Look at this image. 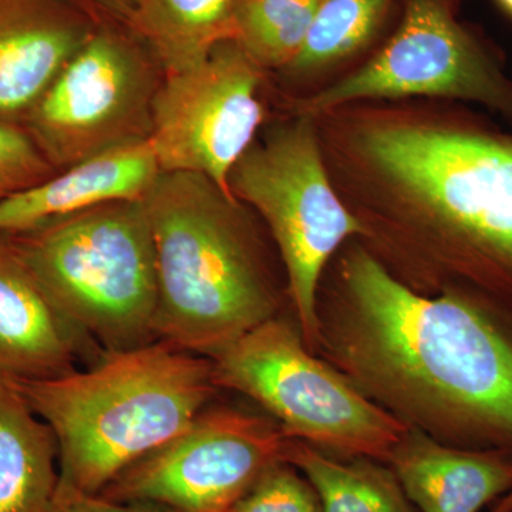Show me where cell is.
<instances>
[{"label":"cell","mask_w":512,"mask_h":512,"mask_svg":"<svg viewBox=\"0 0 512 512\" xmlns=\"http://www.w3.org/2000/svg\"><path fill=\"white\" fill-rule=\"evenodd\" d=\"M320 353L410 429L512 454V306L477 292L421 295L350 247L318 303Z\"/></svg>","instance_id":"2"},{"label":"cell","mask_w":512,"mask_h":512,"mask_svg":"<svg viewBox=\"0 0 512 512\" xmlns=\"http://www.w3.org/2000/svg\"><path fill=\"white\" fill-rule=\"evenodd\" d=\"M57 173L22 124L0 120V194L3 197L35 187Z\"/></svg>","instance_id":"22"},{"label":"cell","mask_w":512,"mask_h":512,"mask_svg":"<svg viewBox=\"0 0 512 512\" xmlns=\"http://www.w3.org/2000/svg\"><path fill=\"white\" fill-rule=\"evenodd\" d=\"M336 191L382 264L420 292L512 306V138L417 111L315 117Z\"/></svg>","instance_id":"1"},{"label":"cell","mask_w":512,"mask_h":512,"mask_svg":"<svg viewBox=\"0 0 512 512\" xmlns=\"http://www.w3.org/2000/svg\"><path fill=\"white\" fill-rule=\"evenodd\" d=\"M8 235L57 308L103 352L156 342V252L143 200Z\"/></svg>","instance_id":"5"},{"label":"cell","mask_w":512,"mask_h":512,"mask_svg":"<svg viewBox=\"0 0 512 512\" xmlns=\"http://www.w3.org/2000/svg\"><path fill=\"white\" fill-rule=\"evenodd\" d=\"M67 318L0 232V380L37 382L72 373L103 355Z\"/></svg>","instance_id":"12"},{"label":"cell","mask_w":512,"mask_h":512,"mask_svg":"<svg viewBox=\"0 0 512 512\" xmlns=\"http://www.w3.org/2000/svg\"><path fill=\"white\" fill-rule=\"evenodd\" d=\"M387 466L420 512H480L512 490V454L448 446L416 429Z\"/></svg>","instance_id":"14"},{"label":"cell","mask_w":512,"mask_h":512,"mask_svg":"<svg viewBox=\"0 0 512 512\" xmlns=\"http://www.w3.org/2000/svg\"><path fill=\"white\" fill-rule=\"evenodd\" d=\"M160 70L130 37L97 26L22 126L57 171L147 141Z\"/></svg>","instance_id":"8"},{"label":"cell","mask_w":512,"mask_h":512,"mask_svg":"<svg viewBox=\"0 0 512 512\" xmlns=\"http://www.w3.org/2000/svg\"><path fill=\"white\" fill-rule=\"evenodd\" d=\"M150 140L59 171L0 200V232L18 234L104 202L143 200L160 175Z\"/></svg>","instance_id":"15"},{"label":"cell","mask_w":512,"mask_h":512,"mask_svg":"<svg viewBox=\"0 0 512 512\" xmlns=\"http://www.w3.org/2000/svg\"><path fill=\"white\" fill-rule=\"evenodd\" d=\"M320 0H235L232 39L262 69H286L301 53Z\"/></svg>","instance_id":"19"},{"label":"cell","mask_w":512,"mask_h":512,"mask_svg":"<svg viewBox=\"0 0 512 512\" xmlns=\"http://www.w3.org/2000/svg\"><path fill=\"white\" fill-rule=\"evenodd\" d=\"M282 461L311 483L323 512H416L392 468L380 461H340L293 439L286 441Z\"/></svg>","instance_id":"18"},{"label":"cell","mask_w":512,"mask_h":512,"mask_svg":"<svg viewBox=\"0 0 512 512\" xmlns=\"http://www.w3.org/2000/svg\"><path fill=\"white\" fill-rule=\"evenodd\" d=\"M508 116L512 119V79L510 80V110H508Z\"/></svg>","instance_id":"28"},{"label":"cell","mask_w":512,"mask_h":512,"mask_svg":"<svg viewBox=\"0 0 512 512\" xmlns=\"http://www.w3.org/2000/svg\"><path fill=\"white\" fill-rule=\"evenodd\" d=\"M153 508H154V510H156V512H175L173 510H168V508L160 507V505H153ZM227 512H232V511H227Z\"/></svg>","instance_id":"27"},{"label":"cell","mask_w":512,"mask_h":512,"mask_svg":"<svg viewBox=\"0 0 512 512\" xmlns=\"http://www.w3.org/2000/svg\"><path fill=\"white\" fill-rule=\"evenodd\" d=\"M232 512H323L311 483L285 461L258 478Z\"/></svg>","instance_id":"21"},{"label":"cell","mask_w":512,"mask_h":512,"mask_svg":"<svg viewBox=\"0 0 512 512\" xmlns=\"http://www.w3.org/2000/svg\"><path fill=\"white\" fill-rule=\"evenodd\" d=\"M15 384L55 431L60 484L90 495L180 436L220 390L210 357L163 340L103 353L67 375Z\"/></svg>","instance_id":"3"},{"label":"cell","mask_w":512,"mask_h":512,"mask_svg":"<svg viewBox=\"0 0 512 512\" xmlns=\"http://www.w3.org/2000/svg\"><path fill=\"white\" fill-rule=\"evenodd\" d=\"M497 2L498 5L501 6V9H503L505 13H508L512 18V0H497Z\"/></svg>","instance_id":"26"},{"label":"cell","mask_w":512,"mask_h":512,"mask_svg":"<svg viewBox=\"0 0 512 512\" xmlns=\"http://www.w3.org/2000/svg\"><path fill=\"white\" fill-rule=\"evenodd\" d=\"M218 389L251 397L289 439L387 464L410 427L367 399L306 348L299 329L272 318L211 357Z\"/></svg>","instance_id":"6"},{"label":"cell","mask_w":512,"mask_h":512,"mask_svg":"<svg viewBox=\"0 0 512 512\" xmlns=\"http://www.w3.org/2000/svg\"><path fill=\"white\" fill-rule=\"evenodd\" d=\"M55 512H156L150 504H123L59 484Z\"/></svg>","instance_id":"23"},{"label":"cell","mask_w":512,"mask_h":512,"mask_svg":"<svg viewBox=\"0 0 512 512\" xmlns=\"http://www.w3.org/2000/svg\"><path fill=\"white\" fill-rule=\"evenodd\" d=\"M2 198H3V195H2V194H0V200H2Z\"/></svg>","instance_id":"29"},{"label":"cell","mask_w":512,"mask_h":512,"mask_svg":"<svg viewBox=\"0 0 512 512\" xmlns=\"http://www.w3.org/2000/svg\"><path fill=\"white\" fill-rule=\"evenodd\" d=\"M392 0H320L301 53L285 70L306 76L345 59L369 43Z\"/></svg>","instance_id":"20"},{"label":"cell","mask_w":512,"mask_h":512,"mask_svg":"<svg viewBox=\"0 0 512 512\" xmlns=\"http://www.w3.org/2000/svg\"><path fill=\"white\" fill-rule=\"evenodd\" d=\"M59 443L15 383L0 380V512H55Z\"/></svg>","instance_id":"16"},{"label":"cell","mask_w":512,"mask_h":512,"mask_svg":"<svg viewBox=\"0 0 512 512\" xmlns=\"http://www.w3.org/2000/svg\"><path fill=\"white\" fill-rule=\"evenodd\" d=\"M416 96L473 101L507 116L510 110V80L457 22L447 0H407L402 23L386 46L360 69L302 101L299 116Z\"/></svg>","instance_id":"9"},{"label":"cell","mask_w":512,"mask_h":512,"mask_svg":"<svg viewBox=\"0 0 512 512\" xmlns=\"http://www.w3.org/2000/svg\"><path fill=\"white\" fill-rule=\"evenodd\" d=\"M261 83L262 67L234 39L217 43L201 63L164 74L148 138L161 173L201 174L231 195L228 175L264 121Z\"/></svg>","instance_id":"11"},{"label":"cell","mask_w":512,"mask_h":512,"mask_svg":"<svg viewBox=\"0 0 512 512\" xmlns=\"http://www.w3.org/2000/svg\"><path fill=\"white\" fill-rule=\"evenodd\" d=\"M96 29L73 0H0V120L23 124Z\"/></svg>","instance_id":"13"},{"label":"cell","mask_w":512,"mask_h":512,"mask_svg":"<svg viewBox=\"0 0 512 512\" xmlns=\"http://www.w3.org/2000/svg\"><path fill=\"white\" fill-rule=\"evenodd\" d=\"M490 512H512V490L491 505Z\"/></svg>","instance_id":"25"},{"label":"cell","mask_w":512,"mask_h":512,"mask_svg":"<svg viewBox=\"0 0 512 512\" xmlns=\"http://www.w3.org/2000/svg\"><path fill=\"white\" fill-rule=\"evenodd\" d=\"M154 252L157 340L214 357L279 309L241 202L207 177L160 173L143 198Z\"/></svg>","instance_id":"4"},{"label":"cell","mask_w":512,"mask_h":512,"mask_svg":"<svg viewBox=\"0 0 512 512\" xmlns=\"http://www.w3.org/2000/svg\"><path fill=\"white\" fill-rule=\"evenodd\" d=\"M232 197L262 215L288 275L299 332L318 346L319 285L332 255L366 229L330 180L316 120L298 116L252 144L228 175Z\"/></svg>","instance_id":"7"},{"label":"cell","mask_w":512,"mask_h":512,"mask_svg":"<svg viewBox=\"0 0 512 512\" xmlns=\"http://www.w3.org/2000/svg\"><path fill=\"white\" fill-rule=\"evenodd\" d=\"M100 8L116 16L117 19L124 20L130 25L134 13V0H93Z\"/></svg>","instance_id":"24"},{"label":"cell","mask_w":512,"mask_h":512,"mask_svg":"<svg viewBox=\"0 0 512 512\" xmlns=\"http://www.w3.org/2000/svg\"><path fill=\"white\" fill-rule=\"evenodd\" d=\"M235 0H134L130 26L164 74L205 59L217 43L232 39Z\"/></svg>","instance_id":"17"},{"label":"cell","mask_w":512,"mask_h":512,"mask_svg":"<svg viewBox=\"0 0 512 512\" xmlns=\"http://www.w3.org/2000/svg\"><path fill=\"white\" fill-rule=\"evenodd\" d=\"M281 427L265 417L208 406L190 427L114 478L100 497L175 512H227L282 461Z\"/></svg>","instance_id":"10"}]
</instances>
